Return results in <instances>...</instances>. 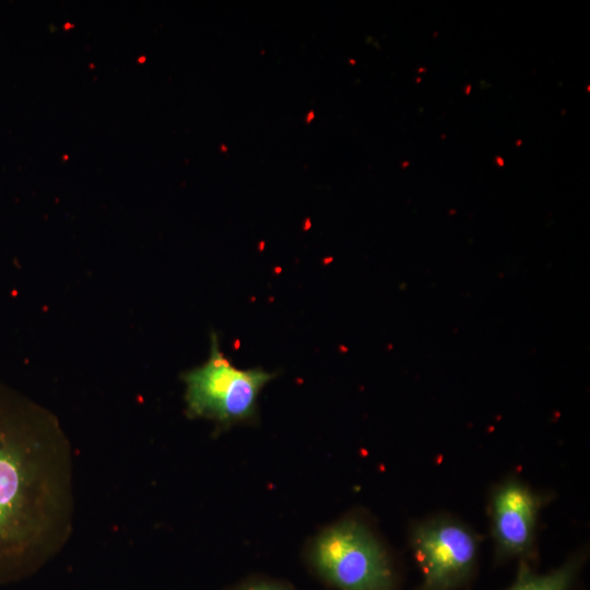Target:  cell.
<instances>
[{
    "label": "cell",
    "mask_w": 590,
    "mask_h": 590,
    "mask_svg": "<svg viewBox=\"0 0 590 590\" xmlns=\"http://www.w3.org/2000/svg\"><path fill=\"white\" fill-rule=\"evenodd\" d=\"M422 580L420 590H460L479 560L480 536L467 523L438 515L412 524L409 536Z\"/></svg>",
    "instance_id": "277c9868"
},
{
    "label": "cell",
    "mask_w": 590,
    "mask_h": 590,
    "mask_svg": "<svg viewBox=\"0 0 590 590\" xmlns=\"http://www.w3.org/2000/svg\"><path fill=\"white\" fill-rule=\"evenodd\" d=\"M314 117H315V113L314 110H310L307 116H306V122H310L311 120H314Z\"/></svg>",
    "instance_id": "ba28073f"
},
{
    "label": "cell",
    "mask_w": 590,
    "mask_h": 590,
    "mask_svg": "<svg viewBox=\"0 0 590 590\" xmlns=\"http://www.w3.org/2000/svg\"><path fill=\"white\" fill-rule=\"evenodd\" d=\"M496 161H497V164H499L500 166H503V165H504V161H503V158H500V157H497V158H496Z\"/></svg>",
    "instance_id": "9c48e42d"
},
{
    "label": "cell",
    "mask_w": 590,
    "mask_h": 590,
    "mask_svg": "<svg viewBox=\"0 0 590 590\" xmlns=\"http://www.w3.org/2000/svg\"><path fill=\"white\" fill-rule=\"evenodd\" d=\"M546 498L517 476H508L491 489L487 514L497 563L533 559Z\"/></svg>",
    "instance_id": "5b68a950"
},
{
    "label": "cell",
    "mask_w": 590,
    "mask_h": 590,
    "mask_svg": "<svg viewBox=\"0 0 590 590\" xmlns=\"http://www.w3.org/2000/svg\"><path fill=\"white\" fill-rule=\"evenodd\" d=\"M73 509L72 451L57 420L0 386V582L55 555Z\"/></svg>",
    "instance_id": "6da1fadb"
},
{
    "label": "cell",
    "mask_w": 590,
    "mask_h": 590,
    "mask_svg": "<svg viewBox=\"0 0 590 590\" xmlns=\"http://www.w3.org/2000/svg\"><path fill=\"white\" fill-rule=\"evenodd\" d=\"M310 559L339 590H397L387 550L357 518H345L324 529L312 543Z\"/></svg>",
    "instance_id": "7a4b0ae2"
},
{
    "label": "cell",
    "mask_w": 590,
    "mask_h": 590,
    "mask_svg": "<svg viewBox=\"0 0 590 590\" xmlns=\"http://www.w3.org/2000/svg\"><path fill=\"white\" fill-rule=\"evenodd\" d=\"M587 559L582 551L559 567L544 574L532 569L529 562L519 560L515 581L506 590H570Z\"/></svg>",
    "instance_id": "8992f818"
},
{
    "label": "cell",
    "mask_w": 590,
    "mask_h": 590,
    "mask_svg": "<svg viewBox=\"0 0 590 590\" xmlns=\"http://www.w3.org/2000/svg\"><path fill=\"white\" fill-rule=\"evenodd\" d=\"M245 590H286V589L278 587V586H273V585L261 583V585L251 586L249 588H246Z\"/></svg>",
    "instance_id": "52a82bcc"
},
{
    "label": "cell",
    "mask_w": 590,
    "mask_h": 590,
    "mask_svg": "<svg viewBox=\"0 0 590 590\" xmlns=\"http://www.w3.org/2000/svg\"><path fill=\"white\" fill-rule=\"evenodd\" d=\"M274 377V373L261 367H236L222 352L217 335L212 333L209 358L182 375L188 415L212 420L222 426L250 420L261 390Z\"/></svg>",
    "instance_id": "3957f363"
}]
</instances>
